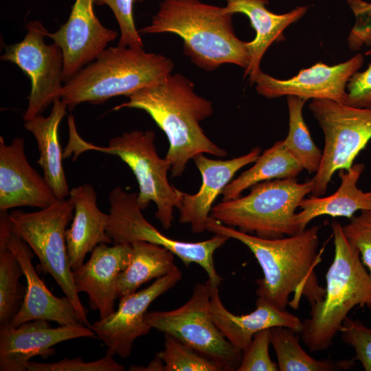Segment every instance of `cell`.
<instances>
[{
  "label": "cell",
  "mask_w": 371,
  "mask_h": 371,
  "mask_svg": "<svg viewBox=\"0 0 371 371\" xmlns=\"http://www.w3.org/2000/svg\"><path fill=\"white\" fill-rule=\"evenodd\" d=\"M320 227L314 225L292 236L265 238L225 225L210 216L206 230L236 239L246 245L259 263L263 277L256 281L258 297L280 310L297 309L302 297L311 308L324 297L326 289L315 271L322 261Z\"/></svg>",
  "instance_id": "obj_1"
},
{
  "label": "cell",
  "mask_w": 371,
  "mask_h": 371,
  "mask_svg": "<svg viewBox=\"0 0 371 371\" xmlns=\"http://www.w3.org/2000/svg\"><path fill=\"white\" fill-rule=\"evenodd\" d=\"M126 97L128 101L113 110L137 109L152 117L169 142L165 157L171 164L172 177L181 176L188 161L199 154L227 156V151L214 144L200 125L213 114L212 102L197 95L194 84L184 76L170 74L161 82Z\"/></svg>",
  "instance_id": "obj_2"
},
{
  "label": "cell",
  "mask_w": 371,
  "mask_h": 371,
  "mask_svg": "<svg viewBox=\"0 0 371 371\" xmlns=\"http://www.w3.org/2000/svg\"><path fill=\"white\" fill-rule=\"evenodd\" d=\"M232 15L223 7L199 0H164L150 25L139 34L170 32L183 41L184 54L199 68L212 71L223 64L245 69L250 56L247 42L234 32Z\"/></svg>",
  "instance_id": "obj_3"
},
{
  "label": "cell",
  "mask_w": 371,
  "mask_h": 371,
  "mask_svg": "<svg viewBox=\"0 0 371 371\" xmlns=\"http://www.w3.org/2000/svg\"><path fill=\"white\" fill-rule=\"evenodd\" d=\"M335 254L326 274L324 299L311 307L303 321L301 337L312 352L326 350L333 344L348 313L355 306L371 310V277L357 248L344 235L342 225L333 221Z\"/></svg>",
  "instance_id": "obj_4"
},
{
  "label": "cell",
  "mask_w": 371,
  "mask_h": 371,
  "mask_svg": "<svg viewBox=\"0 0 371 371\" xmlns=\"http://www.w3.org/2000/svg\"><path fill=\"white\" fill-rule=\"evenodd\" d=\"M173 68L171 59L143 47H110L64 82L61 99L70 111L83 102L100 104L155 85Z\"/></svg>",
  "instance_id": "obj_5"
},
{
  "label": "cell",
  "mask_w": 371,
  "mask_h": 371,
  "mask_svg": "<svg viewBox=\"0 0 371 371\" xmlns=\"http://www.w3.org/2000/svg\"><path fill=\"white\" fill-rule=\"evenodd\" d=\"M69 155L76 157L85 150H94L118 157L131 168L139 186L137 202L144 210L153 202L157 207L155 217L165 229L174 220V209L180 205L182 191L168 181L170 162L159 156L155 144L153 131L135 130L111 138L106 146H98L82 139L78 135L74 118L68 117Z\"/></svg>",
  "instance_id": "obj_6"
},
{
  "label": "cell",
  "mask_w": 371,
  "mask_h": 371,
  "mask_svg": "<svg viewBox=\"0 0 371 371\" xmlns=\"http://www.w3.org/2000/svg\"><path fill=\"white\" fill-rule=\"evenodd\" d=\"M313 188L312 179L299 183L295 178L258 183L244 196L223 201L212 207L210 216L246 233L278 238L299 233L295 210Z\"/></svg>",
  "instance_id": "obj_7"
},
{
  "label": "cell",
  "mask_w": 371,
  "mask_h": 371,
  "mask_svg": "<svg viewBox=\"0 0 371 371\" xmlns=\"http://www.w3.org/2000/svg\"><path fill=\"white\" fill-rule=\"evenodd\" d=\"M69 198L57 199L34 212L13 210L9 218L13 231L32 249L42 271L49 273L72 302L82 324L91 328L88 310L82 304L73 279L67 248L66 227L74 216Z\"/></svg>",
  "instance_id": "obj_8"
},
{
  "label": "cell",
  "mask_w": 371,
  "mask_h": 371,
  "mask_svg": "<svg viewBox=\"0 0 371 371\" xmlns=\"http://www.w3.org/2000/svg\"><path fill=\"white\" fill-rule=\"evenodd\" d=\"M137 192H127L121 187L113 188L109 195L110 210L106 233L113 244H133L146 241L166 247L177 256L186 267L196 263L204 269L212 286H218L223 279L214 262L216 250L229 239L214 234L199 242H186L165 236L144 216L137 202Z\"/></svg>",
  "instance_id": "obj_9"
},
{
  "label": "cell",
  "mask_w": 371,
  "mask_h": 371,
  "mask_svg": "<svg viewBox=\"0 0 371 371\" xmlns=\"http://www.w3.org/2000/svg\"><path fill=\"white\" fill-rule=\"evenodd\" d=\"M308 108L324 135L322 161L311 179V193L321 196L326 193L333 175L350 169L371 139V109L320 99H313Z\"/></svg>",
  "instance_id": "obj_10"
},
{
  "label": "cell",
  "mask_w": 371,
  "mask_h": 371,
  "mask_svg": "<svg viewBox=\"0 0 371 371\" xmlns=\"http://www.w3.org/2000/svg\"><path fill=\"white\" fill-rule=\"evenodd\" d=\"M212 284L197 283L183 306L168 311H152L146 322L160 332L174 337L205 357L221 364L225 371L237 370L243 351L221 333L210 313Z\"/></svg>",
  "instance_id": "obj_11"
},
{
  "label": "cell",
  "mask_w": 371,
  "mask_h": 371,
  "mask_svg": "<svg viewBox=\"0 0 371 371\" xmlns=\"http://www.w3.org/2000/svg\"><path fill=\"white\" fill-rule=\"evenodd\" d=\"M24 38L15 44L5 45L1 60L16 65L30 78L31 90L28 105L23 118L27 121L41 115L57 99H61L63 55L54 42L46 44L48 31L39 21L27 24Z\"/></svg>",
  "instance_id": "obj_12"
},
{
  "label": "cell",
  "mask_w": 371,
  "mask_h": 371,
  "mask_svg": "<svg viewBox=\"0 0 371 371\" xmlns=\"http://www.w3.org/2000/svg\"><path fill=\"white\" fill-rule=\"evenodd\" d=\"M181 278V271L177 268L156 279L148 287L122 297L117 311L91 324V328L98 338L107 346L106 355H117L122 359L131 355L135 339L146 335L152 329L145 320L147 308Z\"/></svg>",
  "instance_id": "obj_13"
},
{
  "label": "cell",
  "mask_w": 371,
  "mask_h": 371,
  "mask_svg": "<svg viewBox=\"0 0 371 371\" xmlns=\"http://www.w3.org/2000/svg\"><path fill=\"white\" fill-rule=\"evenodd\" d=\"M0 240L6 243L16 256L26 279V293L22 306L5 327H16L35 319L55 322L59 325L82 324L71 301L67 296H55L36 273L32 262L34 253L13 231L8 212H0Z\"/></svg>",
  "instance_id": "obj_14"
},
{
  "label": "cell",
  "mask_w": 371,
  "mask_h": 371,
  "mask_svg": "<svg viewBox=\"0 0 371 371\" xmlns=\"http://www.w3.org/2000/svg\"><path fill=\"white\" fill-rule=\"evenodd\" d=\"M363 62L361 54L333 66L319 62L286 80L277 79L261 71L254 84L258 93L267 98L294 95L306 100H330L346 104L347 85Z\"/></svg>",
  "instance_id": "obj_15"
},
{
  "label": "cell",
  "mask_w": 371,
  "mask_h": 371,
  "mask_svg": "<svg viewBox=\"0 0 371 371\" xmlns=\"http://www.w3.org/2000/svg\"><path fill=\"white\" fill-rule=\"evenodd\" d=\"M98 338L83 324L52 328L47 320L25 322L16 327L0 328V371H27L30 359H44L55 352L57 344L76 338Z\"/></svg>",
  "instance_id": "obj_16"
},
{
  "label": "cell",
  "mask_w": 371,
  "mask_h": 371,
  "mask_svg": "<svg viewBox=\"0 0 371 371\" xmlns=\"http://www.w3.org/2000/svg\"><path fill=\"white\" fill-rule=\"evenodd\" d=\"M93 4V0H75L66 23L57 31L47 33L62 50L64 82L95 60L117 37L116 31L100 22Z\"/></svg>",
  "instance_id": "obj_17"
},
{
  "label": "cell",
  "mask_w": 371,
  "mask_h": 371,
  "mask_svg": "<svg viewBox=\"0 0 371 371\" xmlns=\"http://www.w3.org/2000/svg\"><path fill=\"white\" fill-rule=\"evenodd\" d=\"M58 199L43 176L29 164L23 137L5 144L0 137V212L30 206L43 209Z\"/></svg>",
  "instance_id": "obj_18"
},
{
  "label": "cell",
  "mask_w": 371,
  "mask_h": 371,
  "mask_svg": "<svg viewBox=\"0 0 371 371\" xmlns=\"http://www.w3.org/2000/svg\"><path fill=\"white\" fill-rule=\"evenodd\" d=\"M260 148H253L242 156L227 160L214 159L203 153L192 160L199 170L202 182L198 192L190 194L182 192L179 222L190 224L193 233H203L210 216L212 205L235 174L244 166L254 163L260 155Z\"/></svg>",
  "instance_id": "obj_19"
},
{
  "label": "cell",
  "mask_w": 371,
  "mask_h": 371,
  "mask_svg": "<svg viewBox=\"0 0 371 371\" xmlns=\"http://www.w3.org/2000/svg\"><path fill=\"white\" fill-rule=\"evenodd\" d=\"M131 251V244H99L91 251L89 259L73 270L77 292L88 295L90 306L99 311L100 318L115 311L117 279L128 266Z\"/></svg>",
  "instance_id": "obj_20"
},
{
  "label": "cell",
  "mask_w": 371,
  "mask_h": 371,
  "mask_svg": "<svg viewBox=\"0 0 371 371\" xmlns=\"http://www.w3.org/2000/svg\"><path fill=\"white\" fill-rule=\"evenodd\" d=\"M218 286L212 285L210 313L223 336L236 348L243 351L258 332L274 326H284L300 333L303 321L286 310H280L258 297L256 308L245 315H235L223 304Z\"/></svg>",
  "instance_id": "obj_21"
},
{
  "label": "cell",
  "mask_w": 371,
  "mask_h": 371,
  "mask_svg": "<svg viewBox=\"0 0 371 371\" xmlns=\"http://www.w3.org/2000/svg\"><path fill=\"white\" fill-rule=\"evenodd\" d=\"M69 198L74 210L72 223L66 230L67 254L72 270L80 267L87 254L99 244H110L106 233L109 214L101 211L92 185L85 183L70 190Z\"/></svg>",
  "instance_id": "obj_22"
},
{
  "label": "cell",
  "mask_w": 371,
  "mask_h": 371,
  "mask_svg": "<svg viewBox=\"0 0 371 371\" xmlns=\"http://www.w3.org/2000/svg\"><path fill=\"white\" fill-rule=\"evenodd\" d=\"M223 12L246 15L256 32L254 40L247 42L250 60L245 69V76H249L251 84L262 71L260 63L265 52L275 41H278L282 32L291 24L297 21L307 12L308 6H299L289 12L276 14L269 11L266 5L268 0H225Z\"/></svg>",
  "instance_id": "obj_23"
},
{
  "label": "cell",
  "mask_w": 371,
  "mask_h": 371,
  "mask_svg": "<svg viewBox=\"0 0 371 371\" xmlns=\"http://www.w3.org/2000/svg\"><path fill=\"white\" fill-rule=\"evenodd\" d=\"M364 168L363 164L359 163L348 170H339L341 183L333 194L324 197L313 195L302 200L298 205L301 211L295 215L299 232L304 231L313 219L320 216H343L350 219L359 210L371 211V192H363L357 187Z\"/></svg>",
  "instance_id": "obj_24"
},
{
  "label": "cell",
  "mask_w": 371,
  "mask_h": 371,
  "mask_svg": "<svg viewBox=\"0 0 371 371\" xmlns=\"http://www.w3.org/2000/svg\"><path fill=\"white\" fill-rule=\"evenodd\" d=\"M67 109L62 99H57L53 102L47 117L38 115L24 122V127L34 135L38 146L39 157L36 163L42 168L47 183L58 199H66L70 192L58 136L60 123Z\"/></svg>",
  "instance_id": "obj_25"
},
{
  "label": "cell",
  "mask_w": 371,
  "mask_h": 371,
  "mask_svg": "<svg viewBox=\"0 0 371 371\" xmlns=\"http://www.w3.org/2000/svg\"><path fill=\"white\" fill-rule=\"evenodd\" d=\"M131 245L130 262L117 279L116 293L119 299L135 292L143 284L177 269L175 255L166 247L146 241Z\"/></svg>",
  "instance_id": "obj_26"
},
{
  "label": "cell",
  "mask_w": 371,
  "mask_h": 371,
  "mask_svg": "<svg viewBox=\"0 0 371 371\" xmlns=\"http://www.w3.org/2000/svg\"><path fill=\"white\" fill-rule=\"evenodd\" d=\"M254 164L232 179L223 189V201L236 199L254 185L276 179L295 178L304 169L284 145L276 142L265 150Z\"/></svg>",
  "instance_id": "obj_27"
},
{
  "label": "cell",
  "mask_w": 371,
  "mask_h": 371,
  "mask_svg": "<svg viewBox=\"0 0 371 371\" xmlns=\"http://www.w3.org/2000/svg\"><path fill=\"white\" fill-rule=\"evenodd\" d=\"M270 331L280 371H337L355 365V358L337 361L313 358L300 346L297 333L289 328L274 326Z\"/></svg>",
  "instance_id": "obj_28"
},
{
  "label": "cell",
  "mask_w": 371,
  "mask_h": 371,
  "mask_svg": "<svg viewBox=\"0 0 371 371\" xmlns=\"http://www.w3.org/2000/svg\"><path fill=\"white\" fill-rule=\"evenodd\" d=\"M306 101L297 96H287L289 132L282 141L303 169L312 173L319 168L322 151L314 143L303 117L302 109Z\"/></svg>",
  "instance_id": "obj_29"
},
{
  "label": "cell",
  "mask_w": 371,
  "mask_h": 371,
  "mask_svg": "<svg viewBox=\"0 0 371 371\" xmlns=\"http://www.w3.org/2000/svg\"><path fill=\"white\" fill-rule=\"evenodd\" d=\"M22 275L19 260L0 240V328L8 326L22 306L26 293L20 282Z\"/></svg>",
  "instance_id": "obj_30"
},
{
  "label": "cell",
  "mask_w": 371,
  "mask_h": 371,
  "mask_svg": "<svg viewBox=\"0 0 371 371\" xmlns=\"http://www.w3.org/2000/svg\"><path fill=\"white\" fill-rule=\"evenodd\" d=\"M157 355L164 363V371H225L218 363L166 334L164 350Z\"/></svg>",
  "instance_id": "obj_31"
},
{
  "label": "cell",
  "mask_w": 371,
  "mask_h": 371,
  "mask_svg": "<svg viewBox=\"0 0 371 371\" xmlns=\"http://www.w3.org/2000/svg\"><path fill=\"white\" fill-rule=\"evenodd\" d=\"M270 328L254 335L249 346L243 351L241 363L236 371H278V366L269 356Z\"/></svg>",
  "instance_id": "obj_32"
},
{
  "label": "cell",
  "mask_w": 371,
  "mask_h": 371,
  "mask_svg": "<svg viewBox=\"0 0 371 371\" xmlns=\"http://www.w3.org/2000/svg\"><path fill=\"white\" fill-rule=\"evenodd\" d=\"M339 332L343 341L354 348L355 360L361 363L366 371H371V327L348 316Z\"/></svg>",
  "instance_id": "obj_33"
},
{
  "label": "cell",
  "mask_w": 371,
  "mask_h": 371,
  "mask_svg": "<svg viewBox=\"0 0 371 371\" xmlns=\"http://www.w3.org/2000/svg\"><path fill=\"white\" fill-rule=\"evenodd\" d=\"M98 5H107L112 10L120 30L118 45L123 47H143L139 31L136 29L133 3L134 0H93Z\"/></svg>",
  "instance_id": "obj_34"
},
{
  "label": "cell",
  "mask_w": 371,
  "mask_h": 371,
  "mask_svg": "<svg viewBox=\"0 0 371 371\" xmlns=\"http://www.w3.org/2000/svg\"><path fill=\"white\" fill-rule=\"evenodd\" d=\"M125 368L114 360L113 357L105 355L93 361L85 362L81 357L65 358L53 363L30 361L27 371H124Z\"/></svg>",
  "instance_id": "obj_35"
},
{
  "label": "cell",
  "mask_w": 371,
  "mask_h": 371,
  "mask_svg": "<svg viewBox=\"0 0 371 371\" xmlns=\"http://www.w3.org/2000/svg\"><path fill=\"white\" fill-rule=\"evenodd\" d=\"M343 227L344 235L359 250L361 260L371 277V211H361Z\"/></svg>",
  "instance_id": "obj_36"
},
{
  "label": "cell",
  "mask_w": 371,
  "mask_h": 371,
  "mask_svg": "<svg viewBox=\"0 0 371 371\" xmlns=\"http://www.w3.org/2000/svg\"><path fill=\"white\" fill-rule=\"evenodd\" d=\"M356 21L348 41L353 50L363 45H371V3L363 0H346Z\"/></svg>",
  "instance_id": "obj_37"
},
{
  "label": "cell",
  "mask_w": 371,
  "mask_h": 371,
  "mask_svg": "<svg viewBox=\"0 0 371 371\" xmlns=\"http://www.w3.org/2000/svg\"><path fill=\"white\" fill-rule=\"evenodd\" d=\"M371 55V49L365 53ZM346 104L350 106L371 109V64L363 71H357L347 85Z\"/></svg>",
  "instance_id": "obj_38"
},
{
  "label": "cell",
  "mask_w": 371,
  "mask_h": 371,
  "mask_svg": "<svg viewBox=\"0 0 371 371\" xmlns=\"http://www.w3.org/2000/svg\"><path fill=\"white\" fill-rule=\"evenodd\" d=\"M129 370L134 371H164V363L162 359L156 355L147 366H131Z\"/></svg>",
  "instance_id": "obj_39"
},
{
  "label": "cell",
  "mask_w": 371,
  "mask_h": 371,
  "mask_svg": "<svg viewBox=\"0 0 371 371\" xmlns=\"http://www.w3.org/2000/svg\"><path fill=\"white\" fill-rule=\"evenodd\" d=\"M135 2H142L144 0H134Z\"/></svg>",
  "instance_id": "obj_40"
}]
</instances>
